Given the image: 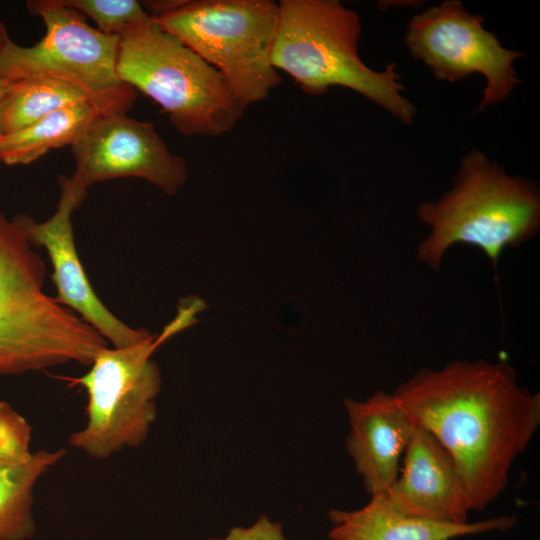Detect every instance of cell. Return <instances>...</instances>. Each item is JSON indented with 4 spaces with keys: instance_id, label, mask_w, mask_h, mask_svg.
I'll return each instance as SVG.
<instances>
[{
    "instance_id": "cell-1",
    "label": "cell",
    "mask_w": 540,
    "mask_h": 540,
    "mask_svg": "<svg viewBox=\"0 0 540 540\" xmlns=\"http://www.w3.org/2000/svg\"><path fill=\"white\" fill-rule=\"evenodd\" d=\"M392 395L452 456L472 511L502 494L515 460L540 426L539 392L521 386L505 363L455 360L423 368Z\"/></svg>"
},
{
    "instance_id": "cell-2",
    "label": "cell",
    "mask_w": 540,
    "mask_h": 540,
    "mask_svg": "<svg viewBox=\"0 0 540 540\" xmlns=\"http://www.w3.org/2000/svg\"><path fill=\"white\" fill-rule=\"evenodd\" d=\"M272 46L276 70L287 73L310 95L331 87L353 90L378 104L404 124L415 116L403 96L396 65L375 71L360 58L359 14L337 0H281Z\"/></svg>"
},
{
    "instance_id": "cell-3",
    "label": "cell",
    "mask_w": 540,
    "mask_h": 540,
    "mask_svg": "<svg viewBox=\"0 0 540 540\" xmlns=\"http://www.w3.org/2000/svg\"><path fill=\"white\" fill-rule=\"evenodd\" d=\"M417 212L430 228L417 248L419 261L440 271L447 250L466 244L481 249L497 271L507 247L520 246L539 231L540 195L534 183L509 176L473 150L462 159L453 187Z\"/></svg>"
},
{
    "instance_id": "cell-4",
    "label": "cell",
    "mask_w": 540,
    "mask_h": 540,
    "mask_svg": "<svg viewBox=\"0 0 540 540\" xmlns=\"http://www.w3.org/2000/svg\"><path fill=\"white\" fill-rule=\"evenodd\" d=\"M278 14L273 0H177L152 18L214 68L246 109L281 83L271 61Z\"/></svg>"
},
{
    "instance_id": "cell-5",
    "label": "cell",
    "mask_w": 540,
    "mask_h": 540,
    "mask_svg": "<svg viewBox=\"0 0 540 540\" xmlns=\"http://www.w3.org/2000/svg\"><path fill=\"white\" fill-rule=\"evenodd\" d=\"M116 71L184 135H223L245 111L217 71L153 19L120 38Z\"/></svg>"
},
{
    "instance_id": "cell-6",
    "label": "cell",
    "mask_w": 540,
    "mask_h": 540,
    "mask_svg": "<svg viewBox=\"0 0 540 540\" xmlns=\"http://www.w3.org/2000/svg\"><path fill=\"white\" fill-rule=\"evenodd\" d=\"M45 25V35L32 46L13 42L5 31L0 49V77L11 83L52 78L71 83L116 113L132 108L136 90L116 71L120 38L92 28L79 11L60 0L26 2Z\"/></svg>"
},
{
    "instance_id": "cell-7",
    "label": "cell",
    "mask_w": 540,
    "mask_h": 540,
    "mask_svg": "<svg viewBox=\"0 0 540 540\" xmlns=\"http://www.w3.org/2000/svg\"><path fill=\"white\" fill-rule=\"evenodd\" d=\"M162 341L151 336L123 348L106 347L74 383L87 394L85 426L68 442L87 456L102 460L141 445L157 417L161 387L158 366L150 356Z\"/></svg>"
},
{
    "instance_id": "cell-8",
    "label": "cell",
    "mask_w": 540,
    "mask_h": 540,
    "mask_svg": "<svg viewBox=\"0 0 540 540\" xmlns=\"http://www.w3.org/2000/svg\"><path fill=\"white\" fill-rule=\"evenodd\" d=\"M483 22L462 2L446 0L415 15L405 36L411 54L437 79L455 82L473 73L485 77L479 111L508 98L520 83L513 63L523 56L504 48Z\"/></svg>"
},
{
    "instance_id": "cell-9",
    "label": "cell",
    "mask_w": 540,
    "mask_h": 540,
    "mask_svg": "<svg viewBox=\"0 0 540 540\" xmlns=\"http://www.w3.org/2000/svg\"><path fill=\"white\" fill-rule=\"evenodd\" d=\"M70 147L75 171L69 179L85 191L96 182L136 177L173 195L187 179L184 159L169 150L153 123L124 113L102 114Z\"/></svg>"
},
{
    "instance_id": "cell-10",
    "label": "cell",
    "mask_w": 540,
    "mask_h": 540,
    "mask_svg": "<svg viewBox=\"0 0 540 540\" xmlns=\"http://www.w3.org/2000/svg\"><path fill=\"white\" fill-rule=\"evenodd\" d=\"M60 197L55 213L46 221L36 222L26 214L14 217L35 246L43 247L53 267L55 300L96 329L113 348H123L146 340L152 335L145 329H134L119 320L98 298L78 256L72 226V213L84 201L87 191L59 176Z\"/></svg>"
},
{
    "instance_id": "cell-11",
    "label": "cell",
    "mask_w": 540,
    "mask_h": 540,
    "mask_svg": "<svg viewBox=\"0 0 540 540\" xmlns=\"http://www.w3.org/2000/svg\"><path fill=\"white\" fill-rule=\"evenodd\" d=\"M106 339L75 312L15 313L0 310V375L74 362L90 366Z\"/></svg>"
},
{
    "instance_id": "cell-12",
    "label": "cell",
    "mask_w": 540,
    "mask_h": 540,
    "mask_svg": "<svg viewBox=\"0 0 540 540\" xmlns=\"http://www.w3.org/2000/svg\"><path fill=\"white\" fill-rule=\"evenodd\" d=\"M403 455V468L385 491L390 503L404 514L430 521L469 522L472 507L465 483L435 436L415 424Z\"/></svg>"
},
{
    "instance_id": "cell-13",
    "label": "cell",
    "mask_w": 540,
    "mask_h": 540,
    "mask_svg": "<svg viewBox=\"0 0 540 540\" xmlns=\"http://www.w3.org/2000/svg\"><path fill=\"white\" fill-rule=\"evenodd\" d=\"M349 419L346 450L371 495L385 492L399 475L414 422L392 393L378 390L362 401L344 400Z\"/></svg>"
},
{
    "instance_id": "cell-14",
    "label": "cell",
    "mask_w": 540,
    "mask_h": 540,
    "mask_svg": "<svg viewBox=\"0 0 540 540\" xmlns=\"http://www.w3.org/2000/svg\"><path fill=\"white\" fill-rule=\"evenodd\" d=\"M32 428L0 400V540H26L35 530L33 491L65 455L64 449L31 451Z\"/></svg>"
},
{
    "instance_id": "cell-15",
    "label": "cell",
    "mask_w": 540,
    "mask_h": 540,
    "mask_svg": "<svg viewBox=\"0 0 540 540\" xmlns=\"http://www.w3.org/2000/svg\"><path fill=\"white\" fill-rule=\"evenodd\" d=\"M330 540H452L467 535L505 531L516 517L498 516L465 524H445L404 514L388 500L386 493L371 495L357 510H331Z\"/></svg>"
},
{
    "instance_id": "cell-16",
    "label": "cell",
    "mask_w": 540,
    "mask_h": 540,
    "mask_svg": "<svg viewBox=\"0 0 540 540\" xmlns=\"http://www.w3.org/2000/svg\"><path fill=\"white\" fill-rule=\"evenodd\" d=\"M45 264L25 232L0 210V310L44 313L63 307L43 291Z\"/></svg>"
},
{
    "instance_id": "cell-17",
    "label": "cell",
    "mask_w": 540,
    "mask_h": 540,
    "mask_svg": "<svg viewBox=\"0 0 540 540\" xmlns=\"http://www.w3.org/2000/svg\"><path fill=\"white\" fill-rule=\"evenodd\" d=\"M116 113L88 98L63 107L35 124L0 139V161L5 165L30 164L49 150L71 146L102 114Z\"/></svg>"
},
{
    "instance_id": "cell-18",
    "label": "cell",
    "mask_w": 540,
    "mask_h": 540,
    "mask_svg": "<svg viewBox=\"0 0 540 540\" xmlns=\"http://www.w3.org/2000/svg\"><path fill=\"white\" fill-rule=\"evenodd\" d=\"M88 98L79 87L58 79L32 78L8 83L0 100V133L14 134Z\"/></svg>"
},
{
    "instance_id": "cell-19",
    "label": "cell",
    "mask_w": 540,
    "mask_h": 540,
    "mask_svg": "<svg viewBox=\"0 0 540 540\" xmlns=\"http://www.w3.org/2000/svg\"><path fill=\"white\" fill-rule=\"evenodd\" d=\"M90 17L97 29L122 38L152 21L141 2L136 0H60Z\"/></svg>"
},
{
    "instance_id": "cell-20",
    "label": "cell",
    "mask_w": 540,
    "mask_h": 540,
    "mask_svg": "<svg viewBox=\"0 0 540 540\" xmlns=\"http://www.w3.org/2000/svg\"><path fill=\"white\" fill-rule=\"evenodd\" d=\"M227 540H286L282 533V526L278 522H272L268 517L262 515L249 527H234L228 535Z\"/></svg>"
},
{
    "instance_id": "cell-21",
    "label": "cell",
    "mask_w": 540,
    "mask_h": 540,
    "mask_svg": "<svg viewBox=\"0 0 540 540\" xmlns=\"http://www.w3.org/2000/svg\"><path fill=\"white\" fill-rule=\"evenodd\" d=\"M7 86H8V82H6L4 79H2L0 77V100H1V98L3 96V94L5 93ZM1 137H2V135L0 133V139H1ZM1 165H2V163L0 161V167H1Z\"/></svg>"
},
{
    "instance_id": "cell-22",
    "label": "cell",
    "mask_w": 540,
    "mask_h": 540,
    "mask_svg": "<svg viewBox=\"0 0 540 540\" xmlns=\"http://www.w3.org/2000/svg\"><path fill=\"white\" fill-rule=\"evenodd\" d=\"M6 29L3 25V23L0 21V49H1V45H2V39H3V35L5 33Z\"/></svg>"
},
{
    "instance_id": "cell-23",
    "label": "cell",
    "mask_w": 540,
    "mask_h": 540,
    "mask_svg": "<svg viewBox=\"0 0 540 540\" xmlns=\"http://www.w3.org/2000/svg\"><path fill=\"white\" fill-rule=\"evenodd\" d=\"M209 540H227V539L225 538V539H209Z\"/></svg>"
}]
</instances>
